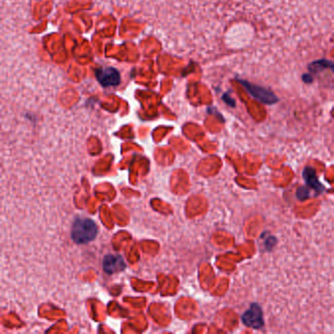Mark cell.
Returning <instances> with one entry per match:
<instances>
[{
    "label": "cell",
    "instance_id": "277c9868",
    "mask_svg": "<svg viewBox=\"0 0 334 334\" xmlns=\"http://www.w3.org/2000/svg\"><path fill=\"white\" fill-rule=\"evenodd\" d=\"M243 323L252 328L260 329L264 326V319H263V312L260 306L257 304H252L250 309L244 313L242 315Z\"/></svg>",
    "mask_w": 334,
    "mask_h": 334
},
{
    "label": "cell",
    "instance_id": "6da1fadb",
    "mask_svg": "<svg viewBox=\"0 0 334 334\" xmlns=\"http://www.w3.org/2000/svg\"><path fill=\"white\" fill-rule=\"evenodd\" d=\"M98 234L95 222L86 217H79L75 220L72 228V239L78 244H86L94 240Z\"/></svg>",
    "mask_w": 334,
    "mask_h": 334
},
{
    "label": "cell",
    "instance_id": "52a82bcc",
    "mask_svg": "<svg viewBox=\"0 0 334 334\" xmlns=\"http://www.w3.org/2000/svg\"><path fill=\"white\" fill-rule=\"evenodd\" d=\"M303 177L307 182V184L312 187L313 189H314L315 191L317 192H320L322 191L324 188L323 186L321 185V183L318 181L317 177H316V175H315V172L314 169L312 168H306L303 172Z\"/></svg>",
    "mask_w": 334,
    "mask_h": 334
},
{
    "label": "cell",
    "instance_id": "ba28073f",
    "mask_svg": "<svg viewBox=\"0 0 334 334\" xmlns=\"http://www.w3.org/2000/svg\"><path fill=\"white\" fill-rule=\"evenodd\" d=\"M297 196H298V198H299L300 200H305V199H307V198L310 196L308 188H306V187H304V186L300 187V188L298 189V191H297Z\"/></svg>",
    "mask_w": 334,
    "mask_h": 334
},
{
    "label": "cell",
    "instance_id": "9c48e42d",
    "mask_svg": "<svg viewBox=\"0 0 334 334\" xmlns=\"http://www.w3.org/2000/svg\"><path fill=\"white\" fill-rule=\"evenodd\" d=\"M222 99H224L225 102H226L227 104H229L230 106H233V107L236 106V101H235L233 98H231L228 94H225L224 96H222Z\"/></svg>",
    "mask_w": 334,
    "mask_h": 334
},
{
    "label": "cell",
    "instance_id": "8992f818",
    "mask_svg": "<svg viewBox=\"0 0 334 334\" xmlns=\"http://www.w3.org/2000/svg\"><path fill=\"white\" fill-rule=\"evenodd\" d=\"M309 71L311 75H320L322 73L330 71L331 74L334 75V63L327 61V60H318L314 61L309 65Z\"/></svg>",
    "mask_w": 334,
    "mask_h": 334
},
{
    "label": "cell",
    "instance_id": "3957f363",
    "mask_svg": "<svg viewBox=\"0 0 334 334\" xmlns=\"http://www.w3.org/2000/svg\"><path fill=\"white\" fill-rule=\"evenodd\" d=\"M97 80L104 87L116 86L121 82V76L117 69L112 67H101L95 71Z\"/></svg>",
    "mask_w": 334,
    "mask_h": 334
},
{
    "label": "cell",
    "instance_id": "7a4b0ae2",
    "mask_svg": "<svg viewBox=\"0 0 334 334\" xmlns=\"http://www.w3.org/2000/svg\"><path fill=\"white\" fill-rule=\"evenodd\" d=\"M237 81L244 86V88L251 94V96H253L255 99H257L258 101H260L264 104L271 105V104H275L278 101V98L275 96V94L273 91H271L265 87L253 84L247 80L237 79Z\"/></svg>",
    "mask_w": 334,
    "mask_h": 334
},
{
    "label": "cell",
    "instance_id": "5b68a950",
    "mask_svg": "<svg viewBox=\"0 0 334 334\" xmlns=\"http://www.w3.org/2000/svg\"><path fill=\"white\" fill-rule=\"evenodd\" d=\"M103 270L109 275L122 272L126 269V263L120 255H107L103 259Z\"/></svg>",
    "mask_w": 334,
    "mask_h": 334
},
{
    "label": "cell",
    "instance_id": "30bf717a",
    "mask_svg": "<svg viewBox=\"0 0 334 334\" xmlns=\"http://www.w3.org/2000/svg\"><path fill=\"white\" fill-rule=\"evenodd\" d=\"M302 79H303V80L305 82H312L313 81V77H312V75L310 73L309 74H304L302 76Z\"/></svg>",
    "mask_w": 334,
    "mask_h": 334
}]
</instances>
